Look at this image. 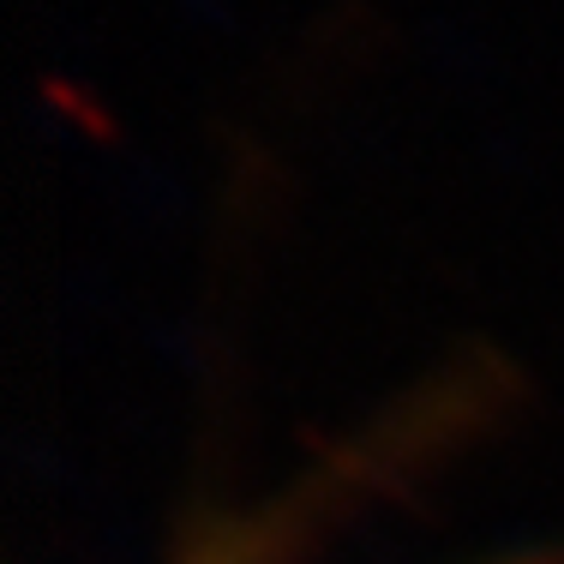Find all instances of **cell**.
<instances>
[{"instance_id": "6da1fadb", "label": "cell", "mask_w": 564, "mask_h": 564, "mask_svg": "<svg viewBox=\"0 0 564 564\" xmlns=\"http://www.w3.org/2000/svg\"><path fill=\"white\" fill-rule=\"evenodd\" d=\"M510 564H564V546H558V553H529V558H510Z\"/></svg>"}]
</instances>
